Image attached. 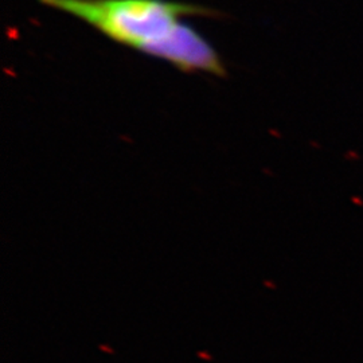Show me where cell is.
<instances>
[{"label":"cell","mask_w":363,"mask_h":363,"mask_svg":"<svg viewBox=\"0 0 363 363\" xmlns=\"http://www.w3.org/2000/svg\"><path fill=\"white\" fill-rule=\"evenodd\" d=\"M69 13L123 46L157 58L186 16H208L202 6L169 0H38Z\"/></svg>","instance_id":"6da1fadb"}]
</instances>
